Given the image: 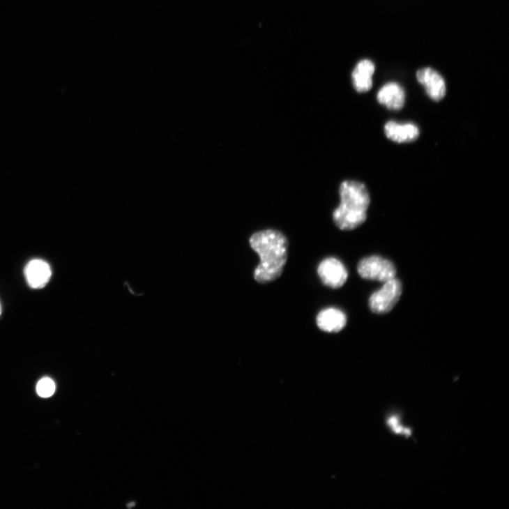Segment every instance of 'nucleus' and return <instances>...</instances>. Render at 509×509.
<instances>
[{
  "instance_id": "1",
  "label": "nucleus",
  "mask_w": 509,
  "mask_h": 509,
  "mask_svg": "<svg viewBox=\"0 0 509 509\" xmlns=\"http://www.w3.org/2000/svg\"><path fill=\"white\" fill-rule=\"evenodd\" d=\"M250 245L260 258V264L254 271V279L266 284L279 278L288 259L289 243L280 231L267 229L253 234Z\"/></svg>"
},
{
  "instance_id": "2",
  "label": "nucleus",
  "mask_w": 509,
  "mask_h": 509,
  "mask_svg": "<svg viewBox=\"0 0 509 509\" xmlns=\"http://www.w3.org/2000/svg\"><path fill=\"white\" fill-rule=\"evenodd\" d=\"M340 204L333 213L335 225L342 231L358 228L367 220L371 198L366 186L355 181H345L340 187Z\"/></svg>"
},
{
  "instance_id": "3",
  "label": "nucleus",
  "mask_w": 509,
  "mask_h": 509,
  "mask_svg": "<svg viewBox=\"0 0 509 509\" xmlns=\"http://www.w3.org/2000/svg\"><path fill=\"white\" fill-rule=\"evenodd\" d=\"M401 282L395 278L384 282L383 287L372 294L369 305L372 312L384 314L390 312L402 294Z\"/></svg>"
},
{
  "instance_id": "4",
  "label": "nucleus",
  "mask_w": 509,
  "mask_h": 509,
  "mask_svg": "<svg viewBox=\"0 0 509 509\" xmlns=\"http://www.w3.org/2000/svg\"><path fill=\"white\" fill-rule=\"evenodd\" d=\"M358 271L363 279L383 283L395 278L396 275V269L390 261L376 256L363 259L358 264Z\"/></svg>"
},
{
  "instance_id": "5",
  "label": "nucleus",
  "mask_w": 509,
  "mask_h": 509,
  "mask_svg": "<svg viewBox=\"0 0 509 509\" xmlns=\"http://www.w3.org/2000/svg\"><path fill=\"white\" fill-rule=\"evenodd\" d=\"M318 275L322 282L332 289H340L348 278L344 265L335 258H328L321 261L318 268Z\"/></svg>"
},
{
  "instance_id": "6",
  "label": "nucleus",
  "mask_w": 509,
  "mask_h": 509,
  "mask_svg": "<svg viewBox=\"0 0 509 509\" xmlns=\"http://www.w3.org/2000/svg\"><path fill=\"white\" fill-rule=\"evenodd\" d=\"M417 79L425 86L426 93L433 100L440 101L445 97L446 82L434 70L430 68L420 70L417 73Z\"/></svg>"
},
{
  "instance_id": "7",
  "label": "nucleus",
  "mask_w": 509,
  "mask_h": 509,
  "mask_svg": "<svg viewBox=\"0 0 509 509\" xmlns=\"http://www.w3.org/2000/svg\"><path fill=\"white\" fill-rule=\"evenodd\" d=\"M384 131L386 137L396 143L412 142L420 136L418 127L412 123L389 121L385 125Z\"/></svg>"
},
{
  "instance_id": "8",
  "label": "nucleus",
  "mask_w": 509,
  "mask_h": 509,
  "mask_svg": "<svg viewBox=\"0 0 509 509\" xmlns=\"http://www.w3.org/2000/svg\"><path fill=\"white\" fill-rule=\"evenodd\" d=\"M377 99L379 103L388 109L397 112L401 110L404 105L405 92L400 85L390 82L385 84L379 90Z\"/></svg>"
},
{
  "instance_id": "9",
  "label": "nucleus",
  "mask_w": 509,
  "mask_h": 509,
  "mask_svg": "<svg viewBox=\"0 0 509 509\" xmlns=\"http://www.w3.org/2000/svg\"><path fill=\"white\" fill-rule=\"evenodd\" d=\"M24 274L28 284L33 289H41L49 282L52 271L47 263L35 259L26 266Z\"/></svg>"
},
{
  "instance_id": "10",
  "label": "nucleus",
  "mask_w": 509,
  "mask_h": 509,
  "mask_svg": "<svg viewBox=\"0 0 509 509\" xmlns=\"http://www.w3.org/2000/svg\"><path fill=\"white\" fill-rule=\"evenodd\" d=\"M317 323L321 331L329 333H337L345 327L347 317L340 310L328 308L318 314Z\"/></svg>"
},
{
  "instance_id": "11",
  "label": "nucleus",
  "mask_w": 509,
  "mask_h": 509,
  "mask_svg": "<svg viewBox=\"0 0 509 509\" xmlns=\"http://www.w3.org/2000/svg\"><path fill=\"white\" fill-rule=\"evenodd\" d=\"M375 72L374 64L368 60L361 61L352 73L353 84L356 91H369L373 86L372 77Z\"/></svg>"
},
{
  "instance_id": "12",
  "label": "nucleus",
  "mask_w": 509,
  "mask_h": 509,
  "mask_svg": "<svg viewBox=\"0 0 509 509\" xmlns=\"http://www.w3.org/2000/svg\"><path fill=\"white\" fill-rule=\"evenodd\" d=\"M36 390L40 397H49L55 393L56 385L50 379L45 378L38 382Z\"/></svg>"
},
{
  "instance_id": "13",
  "label": "nucleus",
  "mask_w": 509,
  "mask_h": 509,
  "mask_svg": "<svg viewBox=\"0 0 509 509\" xmlns=\"http://www.w3.org/2000/svg\"><path fill=\"white\" fill-rule=\"evenodd\" d=\"M1 314H2V307H1V304H0V316H1Z\"/></svg>"
}]
</instances>
